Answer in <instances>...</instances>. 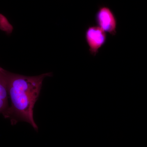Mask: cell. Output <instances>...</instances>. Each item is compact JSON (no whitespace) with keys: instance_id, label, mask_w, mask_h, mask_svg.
I'll return each mask as SVG.
<instances>
[{"instance_id":"7a4b0ae2","label":"cell","mask_w":147,"mask_h":147,"mask_svg":"<svg viewBox=\"0 0 147 147\" xmlns=\"http://www.w3.org/2000/svg\"><path fill=\"white\" fill-rule=\"evenodd\" d=\"M98 26L105 32L114 36L117 34V21L112 9L106 6H101L95 16Z\"/></svg>"},{"instance_id":"6da1fadb","label":"cell","mask_w":147,"mask_h":147,"mask_svg":"<svg viewBox=\"0 0 147 147\" xmlns=\"http://www.w3.org/2000/svg\"><path fill=\"white\" fill-rule=\"evenodd\" d=\"M10 105L3 115L11 125L19 122L30 124L36 131L38 127L34 118V108L39 98L43 80L53 76L52 72L27 76L6 70Z\"/></svg>"},{"instance_id":"5b68a950","label":"cell","mask_w":147,"mask_h":147,"mask_svg":"<svg viewBox=\"0 0 147 147\" xmlns=\"http://www.w3.org/2000/svg\"><path fill=\"white\" fill-rule=\"evenodd\" d=\"M0 30L7 34H11L13 30V26L6 17L2 14H0Z\"/></svg>"},{"instance_id":"277c9868","label":"cell","mask_w":147,"mask_h":147,"mask_svg":"<svg viewBox=\"0 0 147 147\" xmlns=\"http://www.w3.org/2000/svg\"><path fill=\"white\" fill-rule=\"evenodd\" d=\"M6 70L0 66V114L2 115L9 105Z\"/></svg>"},{"instance_id":"3957f363","label":"cell","mask_w":147,"mask_h":147,"mask_svg":"<svg viewBox=\"0 0 147 147\" xmlns=\"http://www.w3.org/2000/svg\"><path fill=\"white\" fill-rule=\"evenodd\" d=\"M85 39L88 46L90 54L95 57L100 48L106 43L107 34L98 26H91L86 30Z\"/></svg>"}]
</instances>
